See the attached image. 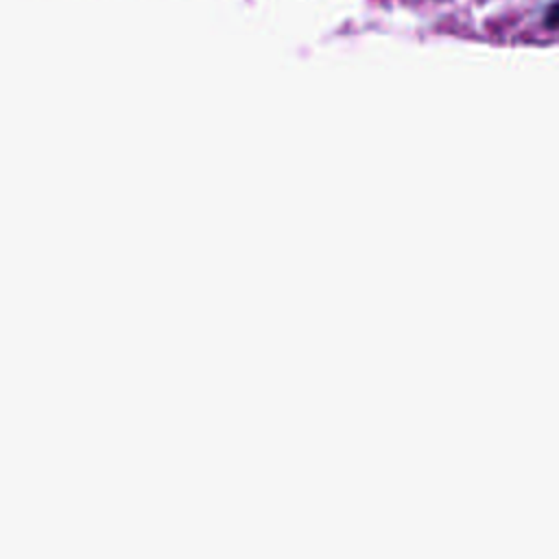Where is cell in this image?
Returning <instances> with one entry per match:
<instances>
[{"instance_id": "cell-1", "label": "cell", "mask_w": 559, "mask_h": 559, "mask_svg": "<svg viewBox=\"0 0 559 559\" xmlns=\"http://www.w3.org/2000/svg\"><path fill=\"white\" fill-rule=\"evenodd\" d=\"M542 26L550 33L559 31V0H550L542 11Z\"/></svg>"}]
</instances>
